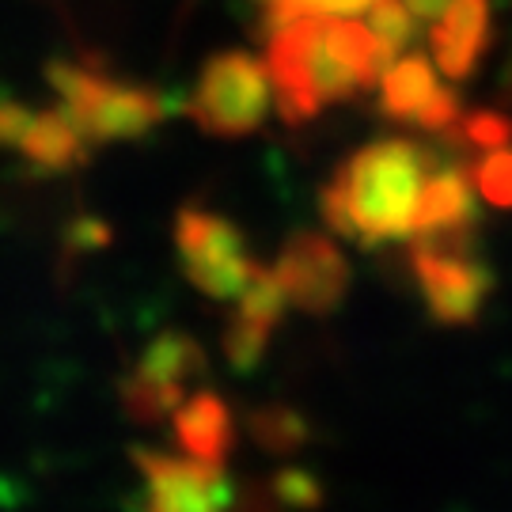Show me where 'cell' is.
<instances>
[{"label":"cell","mask_w":512,"mask_h":512,"mask_svg":"<svg viewBox=\"0 0 512 512\" xmlns=\"http://www.w3.org/2000/svg\"><path fill=\"white\" fill-rule=\"evenodd\" d=\"M171 425H175V440L186 456L209 459V463H224L232 444H236V425H232V414L224 399H217L213 391H198L190 395L175 414H171Z\"/></svg>","instance_id":"4fadbf2b"},{"label":"cell","mask_w":512,"mask_h":512,"mask_svg":"<svg viewBox=\"0 0 512 512\" xmlns=\"http://www.w3.org/2000/svg\"><path fill=\"white\" fill-rule=\"evenodd\" d=\"M289 304V296L277 281L274 266H262L258 277L243 289V296L236 300V315H232V327L224 334V349H228V361L236 368H255L258 357L266 353V342L274 327L281 323V315Z\"/></svg>","instance_id":"8fae6325"},{"label":"cell","mask_w":512,"mask_h":512,"mask_svg":"<svg viewBox=\"0 0 512 512\" xmlns=\"http://www.w3.org/2000/svg\"><path fill=\"white\" fill-rule=\"evenodd\" d=\"M50 76L57 107L88 141H126L160 122V95L148 88L110 80L80 65H54Z\"/></svg>","instance_id":"5b68a950"},{"label":"cell","mask_w":512,"mask_h":512,"mask_svg":"<svg viewBox=\"0 0 512 512\" xmlns=\"http://www.w3.org/2000/svg\"><path fill=\"white\" fill-rule=\"evenodd\" d=\"M274 274L289 304L311 315H327L349 293V262L323 232H296L277 255Z\"/></svg>","instance_id":"30bf717a"},{"label":"cell","mask_w":512,"mask_h":512,"mask_svg":"<svg viewBox=\"0 0 512 512\" xmlns=\"http://www.w3.org/2000/svg\"><path fill=\"white\" fill-rule=\"evenodd\" d=\"M440 65H429L418 54L395 57L380 76V107L391 122L429 133H452L463 122L456 92L437 76Z\"/></svg>","instance_id":"9c48e42d"},{"label":"cell","mask_w":512,"mask_h":512,"mask_svg":"<svg viewBox=\"0 0 512 512\" xmlns=\"http://www.w3.org/2000/svg\"><path fill=\"white\" fill-rule=\"evenodd\" d=\"M270 110H277L270 65L243 50L209 57L205 69L198 73L194 95L186 103V114L194 118V126L220 141H239V137L262 129Z\"/></svg>","instance_id":"277c9868"},{"label":"cell","mask_w":512,"mask_h":512,"mask_svg":"<svg viewBox=\"0 0 512 512\" xmlns=\"http://www.w3.org/2000/svg\"><path fill=\"white\" fill-rule=\"evenodd\" d=\"M266 65L274 76L277 114L289 126H304L334 103L372 92L391 54L357 12L274 4Z\"/></svg>","instance_id":"6da1fadb"},{"label":"cell","mask_w":512,"mask_h":512,"mask_svg":"<svg viewBox=\"0 0 512 512\" xmlns=\"http://www.w3.org/2000/svg\"><path fill=\"white\" fill-rule=\"evenodd\" d=\"M463 137L467 145L478 148V152H494V148H505L512 141V118H505L501 110H478L463 122Z\"/></svg>","instance_id":"9a60e30c"},{"label":"cell","mask_w":512,"mask_h":512,"mask_svg":"<svg viewBox=\"0 0 512 512\" xmlns=\"http://www.w3.org/2000/svg\"><path fill=\"white\" fill-rule=\"evenodd\" d=\"M410 274L429 315L444 327L475 323L490 300V270L475 247V224L421 232L406 243Z\"/></svg>","instance_id":"3957f363"},{"label":"cell","mask_w":512,"mask_h":512,"mask_svg":"<svg viewBox=\"0 0 512 512\" xmlns=\"http://www.w3.org/2000/svg\"><path fill=\"white\" fill-rule=\"evenodd\" d=\"M141 482H145V512H228L232 482L224 463L198 456H167V452H137Z\"/></svg>","instance_id":"52a82bcc"},{"label":"cell","mask_w":512,"mask_h":512,"mask_svg":"<svg viewBox=\"0 0 512 512\" xmlns=\"http://www.w3.org/2000/svg\"><path fill=\"white\" fill-rule=\"evenodd\" d=\"M175 247L183 262L186 277L198 293L213 300H232L236 304L243 289L258 277V266L251 258L247 236L220 213L190 205L175 217Z\"/></svg>","instance_id":"8992f818"},{"label":"cell","mask_w":512,"mask_h":512,"mask_svg":"<svg viewBox=\"0 0 512 512\" xmlns=\"http://www.w3.org/2000/svg\"><path fill=\"white\" fill-rule=\"evenodd\" d=\"M202 372V346L183 334H160L141 353L126 384V406L137 421L171 418L186 403V384Z\"/></svg>","instance_id":"ba28073f"},{"label":"cell","mask_w":512,"mask_h":512,"mask_svg":"<svg viewBox=\"0 0 512 512\" xmlns=\"http://www.w3.org/2000/svg\"><path fill=\"white\" fill-rule=\"evenodd\" d=\"M437 167V156L410 137L368 141L323 186L319 209L327 228L365 251L410 243Z\"/></svg>","instance_id":"7a4b0ae2"},{"label":"cell","mask_w":512,"mask_h":512,"mask_svg":"<svg viewBox=\"0 0 512 512\" xmlns=\"http://www.w3.org/2000/svg\"><path fill=\"white\" fill-rule=\"evenodd\" d=\"M270 4H296V8H323V12H365L372 0H270Z\"/></svg>","instance_id":"2e32d148"},{"label":"cell","mask_w":512,"mask_h":512,"mask_svg":"<svg viewBox=\"0 0 512 512\" xmlns=\"http://www.w3.org/2000/svg\"><path fill=\"white\" fill-rule=\"evenodd\" d=\"M475 175V190L497 209H512V148H494L482 152V160L471 167Z\"/></svg>","instance_id":"5bb4252c"},{"label":"cell","mask_w":512,"mask_h":512,"mask_svg":"<svg viewBox=\"0 0 512 512\" xmlns=\"http://www.w3.org/2000/svg\"><path fill=\"white\" fill-rule=\"evenodd\" d=\"M490 38V4L486 0H456L433 31V61L448 80H467Z\"/></svg>","instance_id":"7c38bea8"}]
</instances>
